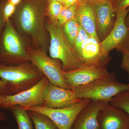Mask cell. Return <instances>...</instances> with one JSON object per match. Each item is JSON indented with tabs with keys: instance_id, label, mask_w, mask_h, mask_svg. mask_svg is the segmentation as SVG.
Listing matches in <instances>:
<instances>
[{
	"instance_id": "obj_9",
	"label": "cell",
	"mask_w": 129,
	"mask_h": 129,
	"mask_svg": "<svg viewBox=\"0 0 129 129\" xmlns=\"http://www.w3.org/2000/svg\"><path fill=\"white\" fill-rule=\"evenodd\" d=\"M94 15L96 32L101 43L112 30L116 20L113 0H88Z\"/></svg>"
},
{
	"instance_id": "obj_13",
	"label": "cell",
	"mask_w": 129,
	"mask_h": 129,
	"mask_svg": "<svg viewBox=\"0 0 129 129\" xmlns=\"http://www.w3.org/2000/svg\"><path fill=\"white\" fill-rule=\"evenodd\" d=\"M80 59L83 65H95L106 68L111 59L99 41L90 37L83 43Z\"/></svg>"
},
{
	"instance_id": "obj_8",
	"label": "cell",
	"mask_w": 129,
	"mask_h": 129,
	"mask_svg": "<svg viewBox=\"0 0 129 129\" xmlns=\"http://www.w3.org/2000/svg\"><path fill=\"white\" fill-rule=\"evenodd\" d=\"M91 101L82 98L76 104L63 108H53L36 106L30 107L27 110L36 111L46 115L59 129H70L79 113Z\"/></svg>"
},
{
	"instance_id": "obj_22",
	"label": "cell",
	"mask_w": 129,
	"mask_h": 129,
	"mask_svg": "<svg viewBox=\"0 0 129 129\" xmlns=\"http://www.w3.org/2000/svg\"><path fill=\"white\" fill-rule=\"evenodd\" d=\"M78 6V2L69 7H63L58 19L60 25L62 26L65 23L75 17Z\"/></svg>"
},
{
	"instance_id": "obj_27",
	"label": "cell",
	"mask_w": 129,
	"mask_h": 129,
	"mask_svg": "<svg viewBox=\"0 0 129 129\" xmlns=\"http://www.w3.org/2000/svg\"><path fill=\"white\" fill-rule=\"evenodd\" d=\"M0 94L5 95H11V91L9 85L0 79Z\"/></svg>"
},
{
	"instance_id": "obj_16",
	"label": "cell",
	"mask_w": 129,
	"mask_h": 129,
	"mask_svg": "<svg viewBox=\"0 0 129 129\" xmlns=\"http://www.w3.org/2000/svg\"><path fill=\"white\" fill-rule=\"evenodd\" d=\"M75 17L81 27L91 37L99 41L96 34L94 15L88 0H81L79 2Z\"/></svg>"
},
{
	"instance_id": "obj_3",
	"label": "cell",
	"mask_w": 129,
	"mask_h": 129,
	"mask_svg": "<svg viewBox=\"0 0 129 129\" xmlns=\"http://www.w3.org/2000/svg\"><path fill=\"white\" fill-rule=\"evenodd\" d=\"M9 19L0 34V63L17 65L30 62L28 50Z\"/></svg>"
},
{
	"instance_id": "obj_20",
	"label": "cell",
	"mask_w": 129,
	"mask_h": 129,
	"mask_svg": "<svg viewBox=\"0 0 129 129\" xmlns=\"http://www.w3.org/2000/svg\"><path fill=\"white\" fill-rule=\"evenodd\" d=\"M109 104L121 109L129 115V90L123 91L119 93L112 98Z\"/></svg>"
},
{
	"instance_id": "obj_17",
	"label": "cell",
	"mask_w": 129,
	"mask_h": 129,
	"mask_svg": "<svg viewBox=\"0 0 129 129\" xmlns=\"http://www.w3.org/2000/svg\"><path fill=\"white\" fill-rule=\"evenodd\" d=\"M17 124V129H34L33 122L28 111L21 106H16L9 109Z\"/></svg>"
},
{
	"instance_id": "obj_26",
	"label": "cell",
	"mask_w": 129,
	"mask_h": 129,
	"mask_svg": "<svg viewBox=\"0 0 129 129\" xmlns=\"http://www.w3.org/2000/svg\"><path fill=\"white\" fill-rule=\"evenodd\" d=\"M120 67L129 75V51L123 53Z\"/></svg>"
},
{
	"instance_id": "obj_1",
	"label": "cell",
	"mask_w": 129,
	"mask_h": 129,
	"mask_svg": "<svg viewBox=\"0 0 129 129\" xmlns=\"http://www.w3.org/2000/svg\"><path fill=\"white\" fill-rule=\"evenodd\" d=\"M48 0H22L10 19L16 29L31 38L33 43L46 52L45 28Z\"/></svg>"
},
{
	"instance_id": "obj_24",
	"label": "cell",
	"mask_w": 129,
	"mask_h": 129,
	"mask_svg": "<svg viewBox=\"0 0 129 129\" xmlns=\"http://www.w3.org/2000/svg\"><path fill=\"white\" fill-rule=\"evenodd\" d=\"M16 6L12 4L8 0H5L2 9L3 21L5 23L9 21L16 11Z\"/></svg>"
},
{
	"instance_id": "obj_10",
	"label": "cell",
	"mask_w": 129,
	"mask_h": 129,
	"mask_svg": "<svg viewBox=\"0 0 129 129\" xmlns=\"http://www.w3.org/2000/svg\"><path fill=\"white\" fill-rule=\"evenodd\" d=\"M129 7L125 10L116 12V20L112 30L101 43L106 53L115 49L122 53L129 51V29L125 25V18Z\"/></svg>"
},
{
	"instance_id": "obj_6",
	"label": "cell",
	"mask_w": 129,
	"mask_h": 129,
	"mask_svg": "<svg viewBox=\"0 0 129 129\" xmlns=\"http://www.w3.org/2000/svg\"><path fill=\"white\" fill-rule=\"evenodd\" d=\"M30 62L46 77L50 83L65 89H71L63 76L62 64L60 60L48 56L46 52L40 48H28Z\"/></svg>"
},
{
	"instance_id": "obj_2",
	"label": "cell",
	"mask_w": 129,
	"mask_h": 129,
	"mask_svg": "<svg viewBox=\"0 0 129 129\" xmlns=\"http://www.w3.org/2000/svg\"><path fill=\"white\" fill-rule=\"evenodd\" d=\"M50 37L49 52L50 57L60 60L63 72L78 69L83 65L73 47L67 40L58 21L48 19L45 23Z\"/></svg>"
},
{
	"instance_id": "obj_28",
	"label": "cell",
	"mask_w": 129,
	"mask_h": 129,
	"mask_svg": "<svg viewBox=\"0 0 129 129\" xmlns=\"http://www.w3.org/2000/svg\"><path fill=\"white\" fill-rule=\"evenodd\" d=\"M5 0H0V34L2 32L5 26V23L3 21L2 14V9Z\"/></svg>"
},
{
	"instance_id": "obj_12",
	"label": "cell",
	"mask_w": 129,
	"mask_h": 129,
	"mask_svg": "<svg viewBox=\"0 0 129 129\" xmlns=\"http://www.w3.org/2000/svg\"><path fill=\"white\" fill-rule=\"evenodd\" d=\"M106 68L95 65H83L78 69L63 72L66 82L71 88L85 85L107 76Z\"/></svg>"
},
{
	"instance_id": "obj_4",
	"label": "cell",
	"mask_w": 129,
	"mask_h": 129,
	"mask_svg": "<svg viewBox=\"0 0 129 129\" xmlns=\"http://www.w3.org/2000/svg\"><path fill=\"white\" fill-rule=\"evenodd\" d=\"M44 76L30 62L12 66L0 63V79L9 85L13 94L32 88Z\"/></svg>"
},
{
	"instance_id": "obj_18",
	"label": "cell",
	"mask_w": 129,
	"mask_h": 129,
	"mask_svg": "<svg viewBox=\"0 0 129 129\" xmlns=\"http://www.w3.org/2000/svg\"><path fill=\"white\" fill-rule=\"evenodd\" d=\"M27 111L35 129H59L54 122L46 115L36 111Z\"/></svg>"
},
{
	"instance_id": "obj_29",
	"label": "cell",
	"mask_w": 129,
	"mask_h": 129,
	"mask_svg": "<svg viewBox=\"0 0 129 129\" xmlns=\"http://www.w3.org/2000/svg\"><path fill=\"white\" fill-rule=\"evenodd\" d=\"M81 0H63L62 5L64 7H68L79 2Z\"/></svg>"
},
{
	"instance_id": "obj_30",
	"label": "cell",
	"mask_w": 129,
	"mask_h": 129,
	"mask_svg": "<svg viewBox=\"0 0 129 129\" xmlns=\"http://www.w3.org/2000/svg\"><path fill=\"white\" fill-rule=\"evenodd\" d=\"M7 120L6 115L5 113L3 112L0 109V122H6Z\"/></svg>"
},
{
	"instance_id": "obj_15",
	"label": "cell",
	"mask_w": 129,
	"mask_h": 129,
	"mask_svg": "<svg viewBox=\"0 0 129 129\" xmlns=\"http://www.w3.org/2000/svg\"><path fill=\"white\" fill-rule=\"evenodd\" d=\"M109 103L91 101L79 113L70 129H99V113Z\"/></svg>"
},
{
	"instance_id": "obj_19",
	"label": "cell",
	"mask_w": 129,
	"mask_h": 129,
	"mask_svg": "<svg viewBox=\"0 0 129 129\" xmlns=\"http://www.w3.org/2000/svg\"><path fill=\"white\" fill-rule=\"evenodd\" d=\"M80 26L75 17L62 25V30L66 38L73 47Z\"/></svg>"
},
{
	"instance_id": "obj_23",
	"label": "cell",
	"mask_w": 129,
	"mask_h": 129,
	"mask_svg": "<svg viewBox=\"0 0 129 129\" xmlns=\"http://www.w3.org/2000/svg\"><path fill=\"white\" fill-rule=\"evenodd\" d=\"M90 36L83 28L80 26L78 35L75 42L73 48L79 57H80L81 48L85 41Z\"/></svg>"
},
{
	"instance_id": "obj_14",
	"label": "cell",
	"mask_w": 129,
	"mask_h": 129,
	"mask_svg": "<svg viewBox=\"0 0 129 129\" xmlns=\"http://www.w3.org/2000/svg\"><path fill=\"white\" fill-rule=\"evenodd\" d=\"M99 129H129V115L109 103L100 111Z\"/></svg>"
},
{
	"instance_id": "obj_11",
	"label": "cell",
	"mask_w": 129,
	"mask_h": 129,
	"mask_svg": "<svg viewBox=\"0 0 129 129\" xmlns=\"http://www.w3.org/2000/svg\"><path fill=\"white\" fill-rule=\"evenodd\" d=\"M42 99L43 106L53 108L69 107L81 99L77 98L72 89L60 88L50 82L44 89Z\"/></svg>"
},
{
	"instance_id": "obj_32",
	"label": "cell",
	"mask_w": 129,
	"mask_h": 129,
	"mask_svg": "<svg viewBox=\"0 0 129 129\" xmlns=\"http://www.w3.org/2000/svg\"><path fill=\"white\" fill-rule=\"evenodd\" d=\"M125 25L127 26L128 28L129 29V11L125 17Z\"/></svg>"
},
{
	"instance_id": "obj_25",
	"label": "cell",
	"mask_w": 129,
	"mask_h": 129,
	"mask_svg": "<svg viewBox=\"0 0 129 129\" xmlns=\"http://www.w3.org/2000/svg\"><path fill=\"white\" fill-rule=\"evenodd\" d=\"M113 4L116 12L128 8L129 7V0H113Z\"/></svg>"
},
{
	"instance_id": "obj_21",
	"label": "cell",
	"mask_w": 129,
	"mask_h": 129,
	"mask_svg": "<svg viewBox=\"0 0 129 129\" xmlns=\"http://www.w3.org/2000/svg\"><path fill=\"white\" fill-rule=\"evenodd\" d=\"M63 6L56 0H48L46 17L51 20L58 21V16Z\"/></svg>"
},
{
	"instance_id": "obj_5",
	"label": "cell",
	"mask_w": 129,
	"mask_h": 129,
	"mask_svg": "<svg viewBox=\"0 0 129 129\" xmlns=\"http://www.w3.org/2000/svg\"><path fill=\"white\" fill-rule=\"evenodd\" d=\"M71 89L78 98L109 102L113 97L119 92L129 90V84L119 82L115 74L111 73L87 84L72 87Z\"/></svg>"
},
{
	"instance_id": "obj_7",
	"label": "cell",
	"mask_w": 129,
	"mask_h": 129,
	"mask_svg": "<svg viewBox=\"0 0 129 129\" xmlns=\"http://www.w3.org/2000/svg\"><path fill=\"white\" fill-rule=\"evenodd\" d=\"M49 82L44 76L39 83L28 89L14 94H0V109H9L13 106H19L27 109L32 106H43L42 94Z\"/></svg>"
},
{
	"instance_id": "obj_31",
	"label": "cell",
	"mask_w": 129,
	"mask_h": 129,
	"mask_svg": "<svg viewBox=\"0 0 129 129\" xmlns=\"http://www.w3.org/2000/svg\"><path fill=\"white\" fill-rule=\"evenodd\" d=\"M8 1L12 4L17 6L20 3L22 0H8Z\"/></svg>"
},
{
	"instance_id": "obj_33",
	"label": "cell",
	"mask_w": 129,
	"mask_h": 129,
	"mask_svg": "<svg viewBox=\"0 0 129 129\" xmlns=\"http://www.w3.org/2000/svg\"><path fill=\"white\" fill-rule=\"evenodd\" d=\"M56 1H57L58 2H60V3H61V4L62 5V2H63V0H56Z\"/></svg>"
}]
</instances>
